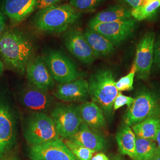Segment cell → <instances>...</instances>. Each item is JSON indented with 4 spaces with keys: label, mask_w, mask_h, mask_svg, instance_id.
<instances>
[{
    "label": "cell",
    "mask_w": 160,
    "mask_h": 160,
    "mask_svg": "<svg viewBox=\"0 0 160 160\" xmlns=\"http://www.w3.org/2000/svg\"><path fill=\"white\" fill-rule=\"evenodd\" d=\"M33 52L32 42L22 32L7 30L0 37V56L6 65L23 74Z\"/></svg>",
    "instance_id": "6da1fadb"
},
{
    "label": "cell",
    "mask_w": 160,
    "mask_h": 160,
    "mask_svg": "<svg viewBox=\"0 0 160 160\" xmlns=\"http://www.w3.org/2000/svg\"><path fill=\"white\" fill-rule=\"evenodd\" d=\"M88 82L92 102L101 108L106 118H111L114 100L119 93L113 72L109 69L98 70Z\"/></svg>",
    "instance_id": "7a4b0ae2"
},
{
    "label": "cell",
    "mask_w": 160,
    "mask_h": 160,
    "mask_svg": "<svg viewBox=\"0 0 160 160\" xmlns=\"http://www.w3.org/2000/svg\"><path fill=\"white\" fill-rule=\"evenodd\" d=\"M80 16V12L69 4L53 5L39 10L34 24L42 31L61 33L73 25Z\"/></svg>",
    "instance_id": "3957f363"
},
{
    "label": "cell",
    "mask_w": 160,
    "mask_h": 160,
    "mask_svg": "<svg viewBox=\"0 0 160 160\" xmlns=\"http://www.w3.org/2000/svg\"><path fill=\"white\" fill-rule=\"evenodd\" d=\"M160 116V96L149 89L138 92L124 116L125 124L133 126L149 118Z\"/></svg>",
    "instance_id": "277c9868"
},
{
    "label": "cell",
    "mask_w": 160,
    "mask_h": 160,
    "mask_svg": "<svg viewBox=\"0 0 160 160\" xmlns=\"http://www.w3.org/2000/svg\"><path fill=\"white\" fill-rule=\"evenodd\" d=\"M24 136L30 146L60 139L51 117L43 112H34L26 120Z\"/></svg>",
    "instance_id": "5b68a950"
},
{
    "label": "cell",
    "mask_w": 160,
    "mask_h": 160,
    "mask_svg": "<svg viewBox=\"0 0 160 160\" xmlns=\"http://www.w3.org/2000/svg\"><path fill=\"white\" fill-rule=\"evenodd\" d=\"M51 117L60 138L68 139L78 131L82 123L78 106L61 104L52 110Z\"/></svg>",
    "instance_id": "8992f818"
},
{
    "label": "cell",
    "mask_w": 160,
    "mask_h": 160,
    "mask_svg": "<svg viewBox=\"0 0 160 160\" xmlns=\"http://www.w3.org/2000/svg\"><path fill=\"white\" fill-rule=\"evenodd\" d=\"M43 59L53 80L60 84L79 78L80 73L75 65L61 52L51 51Z\"/></svg>",
    "instance_id": "52a82bcc"
},
{
    "label": "cell",
    "mask_w": 160,
    "mask_h": 160,
    "mask_svg": "<svg viewBox=\"0 0 160 160\" xmlns=\"http://www.w3.org/2000/svg\"><path fill=\"white\" fill-rule=\"evenodd\" d=\"M137 26V20L128 18L112 23L88 25V28L103 35L114 46H119L131 37Z\"/></svg>",
    "instance_id": "ba28073f"
},
{
    "label": "cell",
    "mask_w": 160,
    "mask_h": 160,
    "mask_svg": "<svg viewBox=\"0 0 160 160\" xmlns=\"http://www.w3.org/2000/svg\"><path fill=\"white\" fill-rule=\"evenodd\" d=\"M16 139L14 114L7 102L0 99V160L11 149Z\"/></svg>",
    "instance_id": "9c48e42d"
},
{
    "label": "cell",
    "mask_w": 160,
    "mask_h": 160,
    "mask_svg": "<svg viewBox=\"0 0 160 160\" xmlns=\"http://www.w3.org/2000/svg\"><path fill=\"white\" fill-rule=\"evenodd\" d=\"M155 42V34L154 32H149L143 35L138 44L133 63L139 79H148L154 62Z\"/></svg>",
    "instance_id": "30bf717a"
},
{
    "label": "cell",
    "mask_w": 160,
    "mask_h": 160,
    "mask_svg": "<svg viewBox=\"0 0 160 160\" xmlns=\"http://www.w3.org/2000/svg\"><path fill=\"white\" fill-rule=\"evenodd\" d=\"M29 156L31 160H78L61 139L30 146Z\"/></svg>",
    "instance_id": "8fae6325"
},
{
    "label": "cell",
    "mask_w": 160,
    "mask_h": 160,
    "mask_svg": "<svg viewBox=\"0 0 160 160\" xmlns=\"http://www.w3.org/2000/svg\"><path fill=\"white\" fill-rule=\"evenodd\" d=\"M58 99L65 102H85L90 97L88 81L84 78L60 84L53 92Z\"/></svg>",
    "instance_id": "7c38bea8"
},
{
    "label": "cell",
    "mask_w": 160,
    "mask_h": 160,
    "mask_svg": "<svg viewBox=\"0 0 160 160\" xmlns=\"http://www.w3.org/2000/svg\"><path fill=\"white\" fill-rule=\"evenodd\" d=\"M27 78L32 86L48 92L54 86V80L42 58L31 59L26 68Z\"/></svg>",
    "instance_id": "4fadbf2b"
},
{
    "label": "cell",
    "mask_w": 160,
    "mask_h": 160,
    "mask_svg": "<svg viewBox=\"0 0 160 160\" xmlns=\"http://www.w3.org/2000/svg\"><path fill=\"white\" fill-rule=\"evenodd\" d=\"M64 42L69 52L82 63L90 64L96 58L84 33L80 30L68 32L65 36Z\"/></svg>",
    "instance_id": "5bb4252c"
},
{
    "label": "cell",
    "mask_w": 160,
    "mask_h": 160,
    "mask_svg": "<svg viewBox=\"0 0 160 160\" xmlns=\"http://www.w3.org/2000/svg\"><path fill=\"white\" fill-rule=\"evenodd\" d=\"M21 101L26 109L34 112L45 113L51 108L53 98L46 91L30 85L22 92Z\"/></svg>",
    "instance_id": "9a60e30c"
},
{
    "label": "cell",
    "mask_w": 160,
    "mask_h": 160,
    "mask_svg": "<svg viewBox=\"0 0 160 160\" xmlns=\"http://www.w3.org/2000/svg\"><path fill=\"white\" fill-rule=\"evenodd\" d=\"M38 0H4L3 14L12 24L23 22L37 8Z\"/></svg>",
    "instance_id": "2e32d148"
},
{
    "label": "cell",
    "mask_w": 160,
    "mask_h": 160,
    "mask_svg": "<svg viewBox=\"0 0 160 160\" xmlns=\"http://www.w3.org/2000/svg\"><path fill=\"white\" fill-rule=\"evenodd\" d=\"M68 139L95 152L103 150L107 143L103 136L92 131L84 123H81L78 131Z\"/></svg>",
    "instance_id": "e0dca14e"
},
{
    "label": "cell",
    "mask_w": 160,
    "mask_h": 160,
    "mask_svg": "<svg viewBox=\"0 0 160 160\" xmlns=\"http://www.w3.org/2000/svg\"><path fill=\"white\" fill-rule=\"evenodd\" d=\"M82 123L94 131L104 129L106 126L105 115L101 108L93 102H85L79 106Z\"/></svg>",
    "instance_id": "ac0fdd59"
},
{
    "label": "cell",
    "mask_w": 160,
    "mask_h": 160,
    "mask_svg": "<svg viewBox=\"0 0 160 160\" xmlns=\"http://www.w3.org/2000/svg\"><path fill=\"white\" fill-rule=\"evenodd\" d=\"M84 35L96 58L108 57L113 53L114 45L103 35L90 28L84 33Z\"/></svg>",
    "instance_id": "d6986e66"
},
{
    "label": "cell",
    "mask_w": 160,
    "mask_h": 160,
    "mask_svg": "<svg viewBox=\"0 0 160 160\" xmlns=\"http://www.w3.org/2000/svg\"><path fill=\"white\" fill-rule=\"evenodd\" d=\"M131 11L122 6H112L99 12L92 18L88 25L99 23H112L132 18Z\"/></svg>",
    "instance_id": "ffe728a7"
},
{
    "label": "cell",
    "mask_w": 160,
    "mask_h": 160,
    "mask_svg": "<svg viewBox=\"0 0 160 160\" xmlns=\"http://www.w3.org/2000/svg\"><path fill=\"white\" fill-rule=\"evenodd\" d=\"M116 139L119 149L122 154L135 159L136 135L132 129L131 126L125 124L118 131Z\"/></svg>",
    "instance_id": "44dd1931"
},
{
    "label": "cell",
    "mask_w": 160,
    "mask_h": 160,
    "mask_svg": "<svg viewBox=\"0 0 160 160\" xmlns=\"http://www.w3.org/2000/svg\"><path fill=\"white\" fill-rule=\"evenodd\" d=\"M160 125V116L149 118L132 126L138 137L155 141Z\"/></svg>",
    "instance_id": "7402d4cb"
},
{
    "label": "cell",
    "mask_w": 160,
    "mask_h": 160,
    "mask_svg": "<svg viewBox=\"0 0 160 160\" xmlns=\"http://www.w3.org/2000/svg\"><path fill=\"white\" fill-rule=\"evenodd\" d=\"M157 155L155 141L136 136L134 160H149Z\"/></svg>",
    "instance_id": "603a6c76"
},
{
    "label": "cell",
    "mask_w": 160,
    "mask_h": 160,
    "mask_svg": "<svg viewBox=\"0 0 160 160\" xmlns=\"http://www.w3.org/2000/svg\"><path fill=\"white\" fill-rule=\"evenodd\" d=\"M160 7V0H151L144 6L133 9L132 17L137 21H142L151 17Z\"/></svg>",
    "instance_id": "cb8c5ba5"
},
{
    "label": "cell",
    "mask_w": 160,
    "mask_h": 160,
    "mask_svg": "<svg viewBox=\"0 0 160 160\" xmlns=\"http://www.w3.org/2000/svg\"><path fill=\"white\" fill-rule=\"evenodd\" d=\"M64 143L78 160H91L95 152L67 139Z\"/></svg>",
    "instance_id": "d4e9b609"
},
{
    "label": "cell",
    "mask_w": 160,
    "mask_h": 160,
    "mask_svg": "<svg viewBox=\"0 0 160 160\" xmlns=\"http://www.w3.org/2000/svg\"><path fill=\"white\" fill-rule=\"evenodd\" d=\"M136 74V68L133 63L131 70L129 74L122 77L116 81V87L118 92H128L133 90L134 78Z\"/></svg>",
    "instance_id": "484cf974"
},
{
    "label": "cell",
    "mask_w": 160,
    "mask_h": 160,
    "mask_svg": "<svg viewBox=\"0 0 160 160\" xmlns=\"http://www.w3.org/2000/svg\"><path fill=\"white\" fill-rule=\"evenodd\" d=\"M103 0H70L69 4L79 12H92L101 4Z\"/></svg>",
    "instance_id": "4316f807"
},
{
    "label": "cell",
    "mask_w": 160,
    "mask_h": 160,
    "mask_svg": "<svg viewBox=\"0 0 160 160\" xmlns=\"http://www.w3.org/2000/svg\"><path fill=\"white\" fill-rule=\"evenodd\" d=\"M133 102V97L127 96L122 94L120 92H119L118 96L114 100L113 107V111H116L124 106H127L128 108H129Z\"/></svg>",
    "instance_id": "83f0119b"
},
{
    "label": "cell",
    "mask_w": 160,
    "mask_h": 160,
    "mask_svg": "<svg viewBox=\"0 0 160 160\" xmlns=\"http://www.w3.org/2000/svg\"><path fill=\"white\" fill-rule=\"evenodd\" d=\"M153 63L157 68L160 69V36L155 42Z\"/></svg>",
    "instance_id": "f1b7e54d"
},
{
    "label": "cell",
    "mask_w": 160,
    "mask_h": 160,
    "mask_svg": "<svg viewBox=\"0 0 160 160\" xmlns=\"http://www.w3.org/2000/svg\"><path fill=\"white\" fill-rule=\"evenodd\" d=\"M61 1L62 0H38L37 8L41 10L48 7L56 5Z\"/></svg>",
    "instance_id": "f546056e"
},
{
    "label": "cell",
    "mask_w": 160,
    "mask_h": 160,
    "mask_svg": "<svg viewBox=\"0 0 160 160\" xmlns=\"http://www.w3.org/2000/svg\"><path fill=\"white\" fill-rule=\"evenodd\" d=\"M123 2L130 6L133 9L143 6L148 2L147 0H120Z\"/></svg>",
    "instance_id": "4dcf8cb0"
},
{
    "label": "cell",
    "mask_w": 160,
    "mask_h": 160,
    "mask_svg": "<svg viewBox=\"0 0 160 160\" xmlns=\"http://www.w3.org/2000/svg\"><path fill=\"white\" fill-rule=\"evenodd\" d=\"M6 27V19L4 14L0 11V37L4 32Z\"/></svg>",
    "instance_id": "1f68e13d"
},
{
    "label": "cell",
    "mask_w": 160,
    "mask_h": 160,
    "mask_svg": "<svg viewBox=\"0 0 160 160\" xmlns=\"http://www.w3.org/2000/svg\"><path fill=\"white\" fill-rule=\"evenodd\" d=\"M109 158L103 153H97L92 157L91 160H109Z\"/></svg>",
    "instance_id": "d6a6232c"
},
{
    "label": "cell",
    "mask_w": 160,
    "mask_h": 160,
    "mask_svg": "<svg viewBox=\"0 0 160 160\" xmlns=\"http://www.w3.org/2000/svg\"><path fill=\"white\" fill-rule=\"evenodd\" d=\"M155 143L157 146V155H160V125L157 134V137L155 139Z\"/></svg>",
    "instance_id": "836d02e7"
},
{
    "label": "cell",
    "mask_w": 160,
    "mask_h": 160,
    "mask_svg": "<svg viewBox=\"0 0 160 160\" xmlns=\"http://www.w3.org/2000/svg\"><path fill=\"white\" fill-rule=\"evenodd\" d=\"M4 71V64L0 58V75L3 73Z\"/></svg>",
    "instance_id": "e575fe53"
},
{
    "label": "cell",
    "mask_w": 160,
    "mask_h": 160,
    "mask_svg": "<svg viewBox=\"0 0 160 160\" xmlns=\"http://www.w3.org/2000/svg\"><path fill=\"white\" fill-rule=\"evenodd\" d=\"M109 160H122L119 155H114L109 158Z\"/></svg>",
    "instance_id": "d590c367"
},
{
    "label": "cell",
    "mask_w": 160,
    "mask_h": 160,
    "mask_svg": "<svg viewBox=\"0 0 160 160\" xmlns=\"http://www.w3.org/2000/svg\"><path fill=\"white\" fill-rule=\"evenodd\" d=\"M0 160H18V159L16 157H4Z\"/></svg>",
    "instance_id": "8d00e7d4"
},
{
    "label": "cell",
    "mask_w": 160,
    "mask_h": 160,
    "mask_svg": "<svg viewBox=\"0 0 160 160\" xmlns=\"http://www.w3.org/2000/svg\"><path fill=\"white\" fill-rule=\"evenodd\" d=\"M149 160H160V155H156Z\"/></svg>",
    "instance_id": "74e56055"
},
{
    "label": "cell",
    "mask_w": 160,
    "mask_h": 160,
    "mask_svg": "<svg viewBox=\"0 0 160 160\" xmlns=\"http://www.w3.org/2000/svg\"><path fill=\"white\" fill-rule=\"evenodd\" d=\"M149 1H151V0H147V2H149Z\"/></svg>",
    "instance_id": "f35d334b"
}]
</instances>
